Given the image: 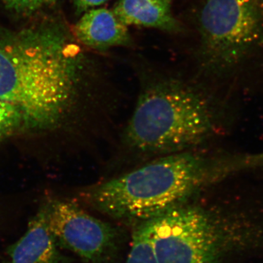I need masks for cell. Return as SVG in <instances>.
<instances>
[{"mask_svg":"<svg viewBox=\"0 0 263 263\" xmlns=\"http://www.w3.org/2000/svg\"><path fill=\"white\" fill-rule=\"evenodd\" d=\"M77 56L65 38L32 32L0 42V100L33 127L53 125L75 94Z\"/></svg>","mask_w":263,"mask_h":263,"instance_id":"7a4b0ae2","label":"cell"},{"mask_svg":"<svg viewBox=\"0 0 263 263\" xmlns=\"http://www.w3.org/2000/svg\"><path fill=\"white\" fill-rule=\"evenodd\" d=\"M21 122L22 119L16 110L0 100V135Z\"/></svg>","mask_w":263,"mask_h":263,"instance_id":"8fae6325","label":"cell"},{"mask_svg":"<svg viewBox=\"0 0 263 263\" xmlns=\"http://www.w3.org/2000/svg\"><path fill=\"white\" fill-rule=\"evenodd\" d=\"M217 117L205 95L176 81H159L140 95L126 129V141L146 154L186 152L215 134Z\"/></svg>","mask_w":263,"mask_h":263,"instance_id":"3957f363","label":"cell"},{"mask_svg":"<svg viewBox=\"0 0 263 263\" xmlns=\"http://www.w3.org/2000/svg\"><path fill=\"white\" fill-rule=\"evenodd\" d=\"M125 263H158L154 247L152 219L141 221L136 227Z\"/></svg>","mask_w":263,"mask_h":263,"instance_id":"30bf717a","label":"cell"},{"mask_svg":"<svg viewBox=\"0 0 263 263\" xmlns=\"http://www.w3.org/2000/svg\"><path fill=\"white\" fill-rule=\"evenodd\" d=\"M46 211L59 247L77 254L84 263L113 262L120 240L115 228L70 202H52Z\"/></svg>","mask_w":263,"mask_h":263,"instance_id":"8992f818","label":"cell"},{"mask_svg":"<svg viewBox=\"0 0 263 263\" xmlns=\"http://www.w3.org/2000/svg\"><path fill=\"white\" fill-rule=\"evenodd\" d=\"M249 162L247 155L170 154L95 185L86 197L104 214L141 222L186 205L205 188L245 171Z\"/></svg>","mask_w":263,"mask_h":263,"instance_id":"6da1fadb","label":"cell"},{"mask_svg":"<svg viewBox=\"0 0 263 263\" xmlns=\"http://www.w3.org/2000/svg\"><path fill=\"white\" fill-rule=\"evenodd\" d=\"M52 0H4L6 5L18 12L35 11L49 4Z\"/></svg>","mask_w":263,"mask_h":263,"instance_id":"7c38bea8","label":"cell"},{"mask_svg":"<svg viewBox=\"0 0 263 263\" xmlns=\"http://www.w3.org/2000/svg\"><path fill=\"white\" fill-rule=\"evenodd\" d=\"M205 67L231 73L263 45V0H204L198 15Z\"/></svg>","mask_w":263,"mask_h":263,"instance_id":"277c9868","label":"cell"},{"mask_svg":"<svg viewBox=\"0 0 263 263\" xmlns=\"http://www.w3.org/2000/svg\"><path fill=\"white\" fill-rule=\"evenodd\" d=\"M9 263H68L48 227L43 208L29 222L25 234L8 251Z\"/></svg>","mask_w":263,"mask_h":263,"instance_id":"52a82bcc","label":"cell"},{"mask_svg":"<svg viewBox=\"0 0 263 263\" xmlns=\"http://www.w3.org/2000/svg\"><path fill=\"white\" fill-rule=\"evenodd\" d=\"M76 37L83 44L93 49L107 50L132 43L128 27L113 10L93 8L85 12L75 27Z\"/></svg>","mask_w":263,"mask_h":263,"instance_id":"ba28073f","label":"cell"},{"mask_svg":"<svg viewBox=\"0 0 263 263\" xmlns=\"http://www.w3.org/2000/svg\"><path fill=\"white\" fill-rule=\"evenodd\" d=\"M108 0H73L76 9L79 13H85L96 7L104 4Z\"/></svg>","mask_w":263,"mask_h":263,"instance_id":"4fadbf2b","label":"cell"},{"mask_svg":"<svg viewBox=\"0 0 263 263\" xmlns=\"http://www.w3.org/2000/svg\"><path fill=\"white\" fill-rule=\"evenodd\" d=\"M152 220L158 263H216L221 233L205 209L186 204Z\"/></svg>","mask_w":263,"mask_h":263,"instance_id":"5b68a950","label":"cell"},{"mask_svg":"<svg viewBox=\"0 0 263 263\" xmlns=\"http://www.w3.org/2000/svg\"><path fill=\"white\" fill-rule=\"evenodd\" d=\"M113 11L127 27L138 26L169 32L181 29L173 13V0H119Z\"/></svg>","mask_w":263,"mask_h":263,"instance_id":"9c48e42d","label":"cell"}]
</instances>
